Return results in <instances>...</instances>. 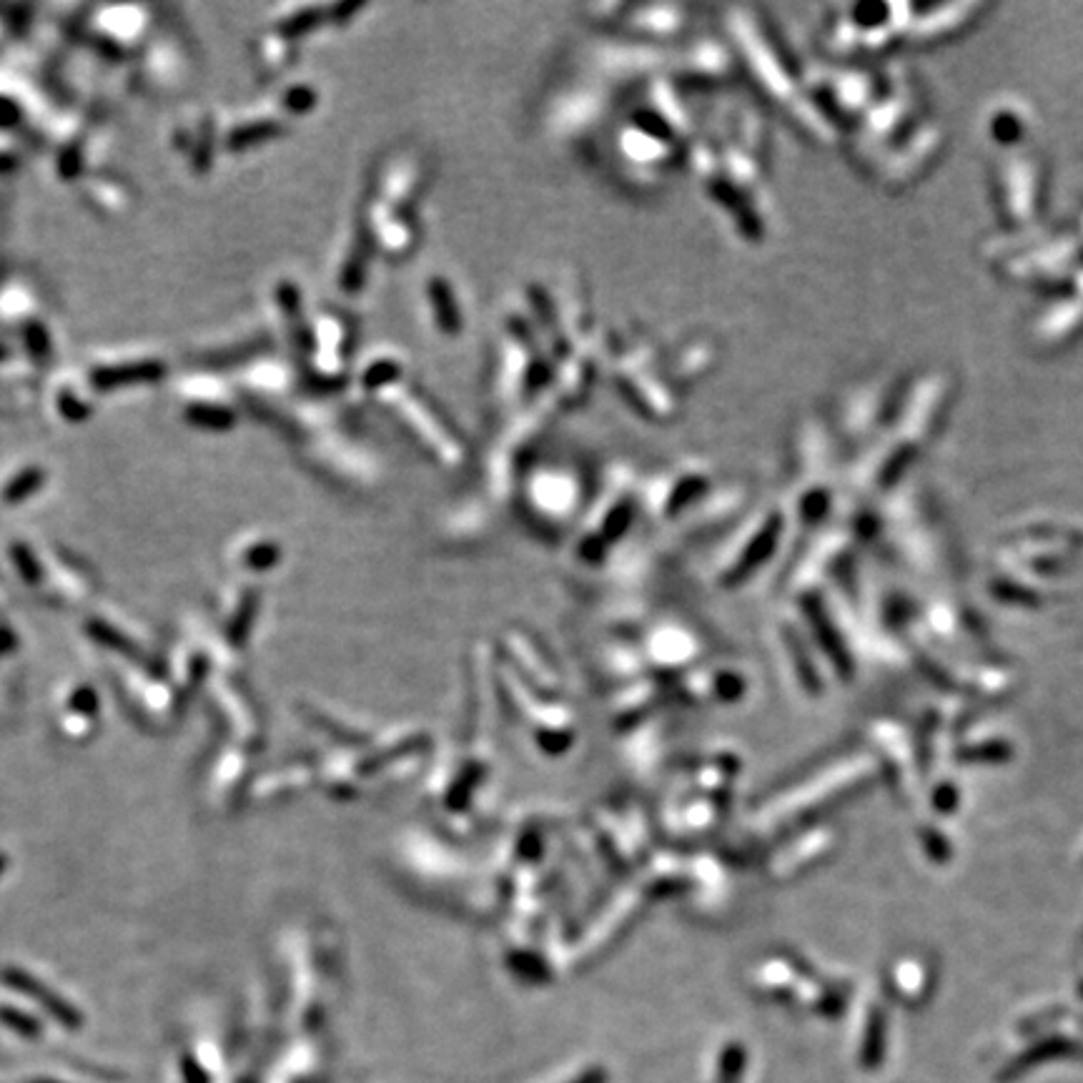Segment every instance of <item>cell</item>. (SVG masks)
<instances>
[{
    "label": "cell",
    "instance_id": "12",
    "mask_svg": "<svg viewBox=\"0 0 1083 1083\" xmlns=\"http://www.w3.org/2000/svg\"><path fill=\"white\" fill-rule=\"evenodd\" d=\"M1001 204L1006 216L1016 224H1028L1038 206V166L1031 158H1013L1003 171Z\"/></svg>",
    "mask_w": 1083,
    "mask_h": 1083
},
{
    "label": "cell",
    "instance_id": "2",
    "mask_svg": "<svg viewBox=\"0 0 1083 1083\" xmlns=\"http://www.w3.org/2000/svg\"><path fill=\"white\" fill-rule=\"evenodd\" d=\"M377 402L384 404V409L419 444V449H424L427 457L442 464L444 469L462 467L467 459L464 437L424 389L414 387L409 379H404L402 384L377 397Z\"/></svg>",
    "mask_w": 1083,
    "mask_h": 1083
},
{
    "label": "cell",
    "instance_id": "11",
    "mask_svg": "<svg viewBox=\"0 0 1083 1083\" xmlns=\"http://www.w3.org/2000/svg\"><path fill=\"white\" fill-rule=\"evenodd\" d=\"M720 356V346L710 336H690L680 346L665 354V372L667 379L675 384V389H685L690 384L700 382L705 374L712 372Z\"/></svg>",
    "mask_w": 1083,
    "mask_h": 1083
},
{
    "label": "cell",
    "instance_id": "7",
    "mask_svg": "<svg viewBox=\"0 0 1083 1083\" xmlns=\"http://www.w3.org/2000/svg\"><path fill=\"white\" fill-rule=\"evenodd\" d=\"M637 509H640V477L627 467L612 469L585 519L580 552L600 550L602 545H610L617 534H625Z\"/></svg>",
    "mask_w": 1083,
    "mask_h": 1083
},
{
    "label": "cell",
    "instance_id": "4",
    "mask_svg": "<svg viewBox=\"0 0 1083 1083\" xmlns=\"http://www.w3.org/2000/svg\"><path fill=\"white\" fill-rule=\"evenodd\" d=\"M712 469L702 457H682L640 479V512L672 519L690 512L712 489Z\"/></svg>",
    "mask_w": 1083,
    "mask_h": 1083
},
{
    "label": "cell",
    "instance_id": "3",
    "mask_svg": "<svg viewBox=\"0 0 1083 1083\" xmlns=\"http://www.w3.org/2000/svg\"><path fill=\"white\" fill-rule=\"evenodd\" d=\"M587 18L595 26L607 28L625 41L662 46V43L680 41L690 31V16L685 6L677 3H595L585 8Z\"/></svg>",
    "mask_w": 1083,
    "mask_h": 1083
},
{
    "label": "cell",
    "instance_id": "9",
    "mask_svg": "<svg viewBox=\"0 0 1083 1083\" xmlns=\"http://www.w3.org/2000/svg\"><path fill=\"white\" fill-rule=\"evenodd\" d=\"M670 76L680 78V86H722L735 73V53L715 38H697L672 53Z\"/></svg>",
    "mask_w": 1083,
    "mask_h": 1083
},
{
    "label": "cell",
    "instance_id": "1",
    "mask_svg": "<svg viewBox=\"0 0 1083 1083\" xmlns=\"http://www.w3.org/2000/svg\"><path fill=\"white\" fill-rule=\"evenodd\" d=\"M730 43L735 48V56L745 66V71L755 78L760 88L780 106H788L790 113L803 106L805 96L803 88L795 83L793 71H790L785 53L780 51L773 33L765 28L755 13L745 8H730L725 18Z\"/></svg>",
    "mask_w": 1083,
    "mask_h": 1083
},
{
    "label": "cell",
    "instance_id": "5",
    "mask_svg": "<svg viewBox=\"0 0 1083 1083\" xmlns=\"http://www.w3.org/2000/svg\"><path fill=\"white\" fill-rule=\"evenodd\" d=\"M514 492L524 499L529 512L545 524H565L585 504L580 474L567 464L532 462L519 474Z\"/></svg>",
    "mask_w": 1083,
    "mask_h": 1083
},
{
    "label": "cell",
    "instance_id": "8",
    "mask_svg": "<svg viewBox=\"0 0 1083 1083\" xmlns=\"http://www.w3.org/2000/svg\"><path fill=\"white\" fill-rule=\"evenodd\" d=\"M597 81V78H595ZM612 111L610 88L602 81L572 86L560 91L545 111V128L552 138L577 141L587 133L597 131Z\"/></svg>",
    "mask_w": 1083,
    "mask_h": 1083
},
{
    "label": "cell",
    "instance_id": "14",
    "mask_svg": "<svg viewBox=\"0 0 1083 1083\" xmlns=\"http://www.w3.org/2000/svg\"><path fill=\"white\" fill-rule=\"evenodd\" d=\"M404 379H407V359H404V354L399 349H392V346H382V349L372 351L364 359L356 384L369 397L377 399L384 392L397 387V384H402Z\"/></svg>",
    "mask_w": 1083,
    "mask_h": 1083
},
{
    "label": "cell",
    "instance_id": "6",
    "mask_svg": "<svg viewBox=\"0 0 1083 1083\" xmlns=\"http://www.w3.org/2000/svg\"><path fill=\"white\" fill-rule=\"evenodd\" d=\"M427 181L429 166L422 151L412 146L394 148L379 161L364 206L392 214H417Z\"/></svg>",
    "mask_w": 1083,
    "mask_h": 1083
},
{
    "label": "cell",
    "instance_id": "15",
    "mask_svg": "<svg viewBox=\"0 0 1083 1083\" xmlns=\"http://www.w3.org/2000/svg\"><path fill=\"white\" fill-rule=\"evenodd\" d=\"M1026 126V116L1013 106H1008V103L998 108L991 118L993 136L998 138V143H1016V138L1026 133Z\"/></svg>",
    "mask_w": 1083,
    "mask_h": 1083
},
{
    "label": "cell",
    "instance_id": "10",
    "mask_svg": "<svg viewBox=\"0 0 1083 1083\" xmlns=\"http://www.w3.org/2000/svg\"><path fill=\"white\" fill-rule=\"evenodd\" d=\"M986 11L981 3H923L913 6L906 36L916 43H933L953 36L971 23L973 16Z\"/></svg>",
    "mask_w": 1083,
    "mask_h": 1083
},
{
    "label": "cell",
    "instance_id": "13",
    "mask_svg": "<svg viewBox=\"0 0 1083 1083\" xmlns=\"http://www.w3.org/2000/svg\"><path fill=\"white\" fill-rule=\"evenodd\" d=\"M424 299H427L429 319L434 329L444 336H459L467 324L464 304L459 301V291L454 289L452 279L442 271H434L424 279Z\"/></svg>",
    "mask_w": 1083,
    "mask_h": 1083
}]
</instances>
